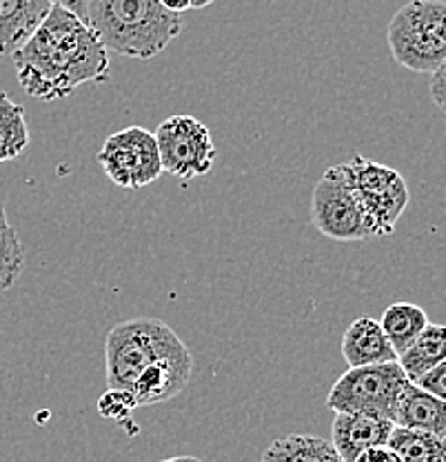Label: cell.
I'll list each match as a JSON object with an SVG mask.
<instances>
[{
  "label": "cell",
  "mask_w": 446,
  "mask_h": 462,
  "mask_svg": "<svg viewBox=\"0 0 446 462\" xmlns=\"http://www.w3.org/2000/svg\"><path fill=\"white\" fill-rule=\"evenodd\" d=\"M18 83L32 98L54 103L80 85L112 79L109 54L87 23L69 9L51 5L45 21L12 54Z\"/></svg>",
  "instance_id": "1"
},
{
  "label": "cell",
  "mask_w": 446,
  "mask_h": 462,
  "mask_svg": "<svg viewBox=\"0 0 446 462\" xmlns=\"http://www.w3.org/2000/svg\"><path fill=\"white\" fill-rule=\"evenodd\" d=\"M85 23L105 50L141 60L162 54L185 27L160 0H87Z\"/></svg>",
  "instance_id": "2"
},
{
  "label": "cell",
  "mask_w": 446,
  "mask_h": 462,
  "mask_svg": "<svg viewBox=\"0 0 446 462\" xmlns=\"http://www.w3.org/2000/svg\"><path fill=\"white\" fill-rule=\"evenodd\" d=\"M393 60L414 74H433L446 60V0H409L387 27Z\"/></svg>",
  "instance_id": "3"
},
{
  "label": "cell",
  "mask_w": 446,
  "mask_h": 462,
  "mask_svg": "<svg viewBox=\"0 0 446 462\" xmlns=\"http://www.w3.org/2000/svg\"><path fill=\"white\" fill-rule=\"evenodd\" d=\"M178 338L165 320L133 318L118 322L105 340V372L109 389H132L149 365Z\"/></svg>",
  "instance_id": "4"
},
{
  "label": "cell",
  "mask_w": 446,
  "mask_h": 462,
  "mask_svg": "<svg viewBox=\"0 0 446 462\" xmlns=\"http://www.w3.org/2000/svg\"><path fill=\"white\" fill-rule=\"evenodd\" d=\"M406 384L409 378L397 360L347 369L331 387L327 407L335 413H369L393 422Z\"/></svg>",
  "instance_id": "5"
},
{
  "label": "cell",
  "mask_w": 446,
  "mask_h": 462,
  "mask_svg": "<svg viewBox=\"0 0 446 462\" xmlns=\"http://www.w3.org/2000/svg\"><path fill=\"white\" fill-rule=\"evenodd\" d=\"M311 223L320 234L338 243L373 238L371 223L358 199L347 162L329 167L314 187Z\"/></svg>",
  "instance_id": "6"
},
{
  "label": "cell",
  "mask_w": 446,
  "mask_h": 462,
  "mask_svg": "<svg viewBox=\"0 0 446 462\" xmlns=\"http://www.w3.org/2000/svg\"><path fill=\"white\" fill-rule=\"evenodd\" d=\"M347 167L364 214L371 223L373 238L393 234L397 220L409 205V187L402 173L382 162L369 161L360 153L347 161Z\"/></svg>",
  "instance_id": "7"
},
{
  "label": "cell",
  "mask_w": 446,
  "mask_h": 462,
  "mask_svg": "<svg viewBox=\"0 0 446 462\" xmlns=\"http://www.w3.org/2000/svg\"><path fill=\"white\" fill-rule=\"evenodd\" d=\"M153 136L160 153L162 171L180 180L207 176L218 156L207 125L194 116H171L162 120Z\"/></svg>",
  "instance_id": "8"
},
{
  "label": "cell",
  "mask_w": 446,
  "mask_h": 462,
  "mask_svg": "<svg viewBox=\"0 0 446 462\" xmlns=\"http://www.w3.org/2000/svg\"><path fill=\"white\" fill-rule=\"evenodd\" d=\"M98 162L109 180L123 189H141L162 173L156 136L138 125L112 134L100 147Z\"/></svg>",
  "instance_id": "9"
},
{
  "label": "cell",
  "mask_w": 446,
  "mask_h": 462,
  "mask_svg": "<svg viewBox=\"0 0 446 462\" xmlns=\"http://www.w3.org/2000/svg\"><path fill=\"white\" fill-rule=\"evenodd\" d=\"M191 375H194V356L178 336L138 375L129 392L136 398L138 407H151V404L171 401L185 392Z\"/></svg>",
  "instance_id": "10"
},
{
  "label": "cell",
  "mask_w": 446,
  "mask_h": 462,
  "mask_svg": "<svg viewBox=\"0 0 446 462\" xmlns=\"http://www.w3.org/2000/svg\"><path fill=\"white\" fill-rule=\"evenodd\" d=\"M393 422L369 413H335L331 425V445L344 462H353L362 451L387 445Z\"/></svg>",
  "instance_id": "11"
},
{
  "label": "cell",
  "mask_w": 446,
  "mask_h": 462,
  "mask_svg": "<svg viewBox=\"0 0 446 462\" xmlns=\"http://www.w3.org/2000/svg\"><path fill=\"white\" fill-rule=\"evenodd\" d=\"M342 356L349 369L397 360V354L382 331L380 320L371 316H360L358 320L349 325V329L342 336Z\"/></svg>",
  "instance_id": "12"
},
{
  "label": "cell",
  "mask_w": 446,
  "mask_h": 462,
  "mask_svg": "<svg viewBox=\"0 0 446 462\" xmlns=\"http://www.w3.org/2000/svg\"><path fill=\"white\" fill-rule=\"evenodd\" d=\"M393 425L431 433L446 440V402L409 383L397 401Z\"/></svg>",
  "instance_id": "13"
},
{
  "label": "cell",
  "mask_w": 446,
  "mask_h": 462,
  "mask_svg": "<svg viewBox=\"0 0 446 462\" xmlns=\"http://www.w3.org/2000/svg\"><path fill=\"white\" fill-rule=\"evenodd\" d=\"M50 0H0V56H12L50 14Z\"/></svg>",
  "instance_id": "14"
},
{
  "label": "cell",
  "mask_w": 446,
  "mask_h": 462,
  "mask_svg": "<svg viewBox=\"0 0 446 462\" xmlns=\"http://www.w3.org/2000/svg\"><path fill=\"white\" fill-rule=\"evenodd\" d=\"M262 462H344L329 440L305 433H289L267 447Z\"/></svg>",
  "instance_id": "15"
},
{
  "label": "cell",
  "mask_w": 446,
  "mask_h": 462,
  "mask_svg": "<svg viewBox=\"0 0 446 462\" xmlns=\"http://www.w3.org/2000/svg\"><path fill=\"white\" fill-rule=\"evenodd\" d=\"M446 360V325H426L414 345L397 356V365L406 374L409 383H415L429 369Z\"/></svg>",
  "instance_id": "16"
},
{
  "label": "cell",
  "mask_w": 446,
  "mask_h": 462,
  "mask_svg": "<svg viewBox=\"0 0 446 462\" xmlns=\"http://www.w3.org/2000/svg\"><path fill=\"white\" fill-rule=\"evenodd\" d=\"M429 325V316L414 302H393L380 318V327L397 356L405 354Z\"/></svg>",
  "instance_id": "17"
},
{
  "label": "cell",
  "mask_w": 446,
  "mask_h": 462,
  "mask_svg": "<svg viewBox=\"0 0 446 462\" xmlns=\"http://www.w3.org/2000/svg\"><path fill=\"white\" fill-rule=\"evenodd\" d=\"M387 447L400 462H446V440L424 431L393 427Z\"/></svg>",
  "instance_id": "18"
},
{
  "label": "cell",
  "mask_w": 446,
  "mask_h": 462,
  "mask_svg": "<svg viewBox=\"0 0 446 462\" xmlns=\"http://www.w3.org/2000/svg\"><path fill=\"white\" fill-rule=\"evenodd\" d=\"M30 144L25 107L0 91V165L21 156Z\"/></svg>",
  "instance_id": "19"
},
{
  "label": "cell",
  "mask_w": 446,
  "mask_h": 462,
  "mask_svg": "<svg viewBox=\"0 0 446 462\" xmlns=\"http://www.w3.org/2000/svg\"><path fill=\"white\" fill-rule=\"evenodd\" d=\"M138 407L136 398H133L132 392L127 389H107L103 396L98 398V413L107 420L116 422H127L129 416H132Z\"/></svg>",
  "instance_id": "20"
},
{
  "label": "cell",
  "mask_w": 446,
  "mask_h": 462,
  "mask_svg": "<svg viewBox=\"0 0 446 462\" xmlns=\"http://www.w3.org/2000/svg\"><path fill=\"white\" fill-rule=\"evenodd\" d=\"M0 256H5L14 264H21V267L25 264V249H23L16 229L9 225L3 202H0Z\"/></svg>",
  "instance_id": "21"
},
{
  "label": "cell",
  "mask_w": 446,
  "mask_h": 462,
  "mask_svg": "<svg viewBox=\"0 0 446 462\" xmlns=\"http://www.w3.org/2000/svg\"><path fill=\"white\" fill-rule=\"evenodd\" d=\"M414 384H417L422 392L431 393V396L440 398V401L446 402V360L444 363H440L438 367L429 369L424 375H420Z\"/></svg>",
  "instance_id": "22"
},
{
  "label": "cell",
  "mask_w": 446,
  "mask_h": 462,
  "mask_svg": "<svg viewBox=\"0 0 446 462\" xmlns=\"http://www.w3.org/2000/svg\"><path fill=\"white\" fill-rule=\"evenodd\" d=\"M429 94H431V100L435 103V107H438L442 114H446V60L433 71V74H431Z\"/></svg>",
  "instance_id": "23"
},
{
  "label": "cell",
  "mask_w": 446,
  "mask_h": 462,
  "mask_svg": "<svg viewBox=\"0 0 446 462\" xmlns=\"http://www.w3.org/2000/svg\"><path fill=\"white\" fill-rule=\"evenodd\" d=\"M353 462H400V458H397L387 445H380V447H371V449L362 451V454H360Z\"/></svg>",
  "instance_id": "24"
},
{
  "label": "cell",
  "mask_w": 446,
  "mask_h": 462,
  "mask_svg": "<svg viewBox=\"0 0 446 462\" xmlns=\"http://www.w3.org/2000/svg\"><path fill=\"white\" fill-rule=\"evenodd\" d=\"M21 272H23L21 264H14L5 256H0V291L12 287L14 282L18 281V276H21Z\"/></svg>",
  "instance_id": "25"
},
{
  "label": "cell",
  "mask_w": 446,
  "mask_h": 462,
  "mask_svg": "<svg viewBox=\"0 0 446 462\" xmlns=\"http://www.w3.org/2000/svg\"><path fill=\"white\" fill-rule=\"evenodd\" d=\"M51 5H59L62 9H69L76 16H80L85 21V9H87V0H50Z\"/></svg>",
  "instance_id": "26"
},
{
  "label": "cell",
  "mask_w": 446,
  "mask_h": 462,
  "mask_svg": "<svg viewBox=\"0 0 446 462\" xmlns=\"http://www.w3.org/2000/svg\"><path fill=\"white\" fill-rule=\"evenodd\" d=\"M160 5L165 9H169V12L180 14V16L182 12H189L191 9V0H160Z\"/></svg>",
  "instance_id": "27"
},
{
  "label": "cell",
  "mask_w": 446,
  "mask_h": 462,
  "mask_svg": "<svg viewBox=\"0 0 446 462\" xmlns=\"http://www.w3.org/2000/svg\"><path fill=\"white\" fill-rule=\"evenodd\" d=\"M160 462H203V460L196 458V456H176V458H167V460H160Z\"/></svg>",
  "instance_id": "28"
},
{
  "label": "cell",
  "mask_w": 446,
  "mask_h": 462,
  "mask_svg": "<svg viewBox=\"0 0 446 462\" xmlns=\"http://www.w3.org/2000/svg\"><path fill=\"white\" fill-rule=\"evenodd\" d=\"M211 3H214V0H191V9H205L209 7Z\"/></svg>",
  "instance_id": "29"
}]
</instances>
